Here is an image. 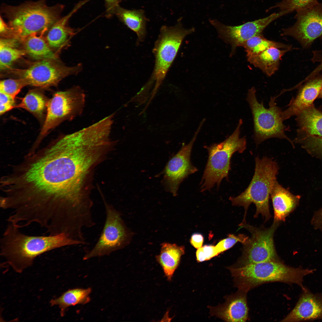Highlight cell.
Listing matches in <instances>:
<instances>
[{
	"mask_svg": "<svg viewBox=\"0 0 322 322\" xmlns=\"http://www.w3.org/2000/svg\"><path fill=\"white\" fill-rule=\"evenodd\" d=\"M279 96L270 97L269 107L267 109L262 101L260 103L257 100L255 87H252L248 91L246 100L253 116V138L257 145L268 139L276 138L287 140L294 146L292 141L285 134L289 129L284 124L283 111L276 102Z\"/></svg>",
	"mask_w": 322,
	"mask_h": 322,
	"instance_id": "7",
	"label": "cell"
},
{
	"mask_svg": "<svg viewBox=\"0 0 322 322\" xmlns=\"http://www.w3.org/2000/svg\"><path fill=\"white\" fill-rule=\"evenodd\" d=\"M318 2L317 0H283L273 8H278L280 11H286L289 13L307 8Z\"/></svg>",
	"mask_w": 322,
	"mask_h": 322,
	"instance_id": "32",
	"label": "cell"
},
{
	"mask_svg": "<svg viewBox=\"0 0 322 322\" xmlns=\"http://www.w3.org/2000/svg\"><path fill=\"white\" fill-rule=\"evenodd\" d=\"M290 50L271 47L256 55L247 57V59L250 64L270 77L278 69L282 56Z\"/></svg>",
	"mask_w": 322,
	"mask_h": 322,
	"instance_id": "22",
	"label": "cell"
},
{
	"mask_svg": "<svg viewBox=\"0 0 322 322\" xmlns=\"http://www.w3.org/2000/svg\"><path fill=\"white\" fill-rule=\"evenodd\" d=\"M295 142L300 144L308 152L322 156V137L309 136L296 137Z\"/></svg>",
	"mask_w": 322,
	"mask_h": 322,
	"instance_id": "30",
	"label": "cell"
},
{
	"mask_svg": "<svg viewBox=\"0 0 322 322\" xmlns=\"http://www.w3.org/2000/svg\"><path fill=\"white\" fill-rule=\"evenodd\" d=\"M247 292L239 290L224 305L216 308L215 315L227 322H245L248 317Z\"/></svg>",
	"mask_w": 322,
	"mask_h": 322,
	"instance_id": "19",
	"label": "cell"
},
{
	"mask_svg": "<svg viewBox=\"0 0 322 322\" xmlns=\"http://www.w3.org/2000/svg\"><path fill=\"white\" fill-rule=\"evenodd\" d=\"M28 85L24 79H8L1 80L0 92L10 95L15 98L21 89Z\"/></svg>",
	"mask_w": 322,
	"mask_h": 322,
	"instance_id": "31",
	"label": "cell"
},
{
	"mask_svg": "<svg viewBox=\"0 0 322 322\" xmlns=\"http://www.w3.org/2000/svg\"><path fill=\"white\" fill-rule=\"evenodd\" d=\"M34 34L23 41L24 49L26 54L32 58L36 60L45 59L57 60V55L52 50L45 39L42 36Z\"/></svg>",
	"mask_w": 322,
	"mask_h": 322,
	"instance_id": "25",
	"label": "cell"
},
{
	"mask_svg": "<svg viewBox=\"0 0 322 322\" xmlns=\"http://www.w3.org/2000/svg\"><path fill=\"white\" fill-rule=\"evenodd\" d=\"M86 95L79 86L55 93L49 100L45 117L35 145L50 131L66 120H71L82 113Z\"/></svg>",
	"mask_w": 322,
	"mask_h": 322,
	"instance_id": "8",
	"label": "cell"
},
{
	"mask_svg": "<svg viewBox=\"0 0 322 322\" xmlns=\"http://www.w3.org/2000/svg\"><path fill=\"white\" fill-rule=\"evenodd\" d=\"M248 239V236L243 234H239L237 235L230 234L228 237L220 241L216 246L220 253L230 248L238 242L244 244Z\"/></svg>",
	"mask_w": 322,
	"mask_h": 322,
	"instance_id": "33",
	"label": "cell"
},
{
	"mask_svg": "<svg viewBox=\"0 0 322 322\" xmlns=\"http://www.w3.org/2000/svg\"><path fill=\"white\" fill-rule=\"evenodd\" d=\"M270 196L274 213V221H284L286 217L298 205L300 196L295 195L280 185L276 180L271 191Z\"/></svg>",
	"mask_w": 322,
	"mask_h": 322,
	"instance_id": "20",
	"label": "cell"
},
{
	"mask_svg": "<svg viewBox=\"0 0 322 322\" xmlns=\"http://www.w3.org/2000/svg\"><path fill=\"white\" fill-rule=\"evenodd\" d=\"M255 161L254 174L248 186L239 195L229 198L233 205L242 206L244 209L245 213L241 224L246 223L247 210L252 203L254 204L256 207L255 218L261 214L266 221L271 216L269 199L277 180L279 167L276 162L266 157L261 158L257 157Z\"/></svg>",
	"mask_w": 322,
	"mask_h": 322,
	"instance_id": "5",
	"label": "cell"
},
{
	"mask_svg": "<svg viewBox=\"0 0 322 322\" xmlns=\"http://www.w3.org/2000/svg\"><path fill=\"white\" fill-rule=\"evenodd\" d=\"M312 222L315 227L322 230V208L315 213Z\"/></svg>",
	"mask_w": 322,
	"mask_h": 322,
	"instance_id": "39",
	"label": "cell"
},
{
	"mask_svg": "<svg viewBox=\"0 0 322 322\" xmlns=\"http://www.w3.org/2000/svg\"><path fill=\"white\" fill-rule=\"evenodd\" d=\"M287 14L285 11H280L266 17L236 26L226 25L215 20L210 19L209 21L216 29L219 38L231 46V56L235 53L238 47H241L244 43L252 37L262 34L270 23Z\"/></svg>",
	"mask_w": 322,
	"mask_h": 322,
	"instance_id": "14",
	"label": "cell"
},
{
	"mask_svg": "<svg viewBox=\"0 0 322 322\" xmlns=\"http://www.w3.org/2000/svg\"><path fill=\"white\" fill-rule=\"evenodd\" d=\"M161 246L160 254L156 256V258L167 280L170 281L179 265L181 256L185 253V248L183 246L167 242L162 243Z\"/></svg>",
	"mask_w": 322,
	"mask_h": 322,
	"instance_id": "23",
	"label": "cell"
},
{
	"mask_svg": "<svg viewBox=\"0 0 322 322\" xmlns=\"http://www.w3.org/2000/svg\"><path fill=\"white\" fill-rule=\"evenodd\" d=\"M57 60H38L26 69H16L13 71L19 78L24 79L28 85L46 88L57 86L65 77L76 74L81 70V64L67 66Z\"/></svg>",
	"mask_w": 322,
	"mask_h": 322,
	"instance_id": "12",
	"label": "cell"
},
{
	"mask_svg": "<svg viewBox=\"0 0 322 322\" xmlns=\"http://www.w3.org/2000/svg\"><path fill=\"white\" fill-rule=\"evenodd\" d=\"M242 123L240 119L232 134L223 142L205 146L208 158L200 184L201 192L209 191L215 185L218 188L224 178L227 179L232 156L236 152L242 153L246 148V137H240Z\"/></svg>",
	"mask_w": 322,
	"mask_h": 322,
	"instance_id": "6",
	"label": "cell"
},
{
	"mask_svg": "<svg viewBox=\"0 0 322 322\" xmlns=\"http://www.w3.org/2000/svg\"><path fill=\"white\" fill-rule=\"evenodd\" d=\"M106 219L102 231L96 244L84 256L83 260L109 255L121 249L129 242L131 233L120 213L103 198Z\"/></svg>",
	"mask_w": 322,
	"mask_h": 322,
	"instance_id": "10",
	"label": "cell"
},
{
	"mask_svg": "<svg viewBox=\"0 0 322 322\" xmlns=\"http://www.w3.org/2000/svg\"><path fill=\"white\" fill-rule=\"evenodd\" d=\"M181 19L174 26H162L156 41L153 52L155 65L149 83L155 81L153 92L155 93L162 83L175 59L183 40L185 37L194 31V29L184 28Z\"/></svg>",
	"mask_w": 322,
	"mask_h": 322,
	"instance_id": "9",
	"label": "cell"
},
{
	"mask_svg": "<svg viewBox=\"0 0 322 322\" xmlns=\"http://www.w3.org/2000/svg\"><path fill=\"white\" fill-rule=\"evenodd\" d=\"M318 98H322V88H321V90H320V93H319V95H318Z\"/></svg>",
	"mask_w": 322,
	"mask_h": 322,
	"instance_id": "40",
	"label": "cell"
},
{
	"mask_svg": "<svg viewBox=\"0 0 322 322\" xmlns=\"http://www.w3.org/2000/svg\"><path fill=\"white\" fill-rule=\"evenodd\" d=\"M322 87V77L312 79L305 84L300 89L295 97L290 100L287 106L288 107L283 111V120L296 116L304 109L313 105Z\"/></svg>",
	"mask_w": 322,
	"mask_h": 322,
	"instance_id": "17",
	"label": "cell"
},
{
	"mask_svg": "<svg viewBox=\"0 0 322 322\" xmlns=\"http://www.w3.org/2000/svg\"><path fill=\"white\" fill-rule=\"evenodd\" d=\"M1 38L0 41V69L3 71L10 68L13 64L26 53L16 47L17 39Z\"/></svg>",
	"mask_w": 322,
	"mask_h": 322,
	"instance_id": "28",
	"label": "cell"
},
{
	"mask_svg": "<svg viewBox=\"0 0 322 322\" xmlns=\"http://www.w3.org/2000/svg\"><path fill=\"white\" fill-rule=\"evenodd\" d=\"M120 0H104L106 9V16L110 18L114 15Z\"/></svg>",
	"mask_w": 322,
	"mask_h": 322,
	"instance_id": "36",
	"label": "cell"
},
{
	"mask_svg": "<svg viewBox=\"0 0 322 322\" xmlns=\"http://www.w3.org/2000/svg\"><path fill=\"white\" fill-rule=\"evenodd\" d=\"M114 15L136 34L139 42L144 40L146 33V25L148 20L143 10H128L119 5L116 9Z\"/></svg>",
	"mask_w": 322,
	"mask_h": 322,
	"instance_id": "24",
	"label": "cell"
},
{
	"mask_svg": "<svg viewBox=\"0 0 322 322\" xmlns=\"http://www.w3.org/2000/svg\"><path fill=\"white\" fill-rule=\"evenodd\" d=\"M100 156L87 136L64 135L36 151L24 176L28 192L40 207L57 214L85 211L93 205L87 182Z\"/></svg>",
	"mask_w": 322,
	"mask_h": 322,
	"instance_id": "1",
	"label": "cell"
},
{
	"mask_svg": "<svg viewBox=\"0 0 322 322\" xmlns=\"http://www.w3.org/2000/svg\"><path fill=\"white\" fill-rule=\"evenodd\" d=\"M89 1L84 0L78 3L69 13L61 17L49 29L45 39L52 49H60L69 45L70 40L76 33V31L68 25L69 19L74 14Z\"/></svg>",
	"mask_w": 322,
	"mask_h": 322,
	"instance_id": "18",
	"label": "cell"
},
{
	"mask_svg": "<svg viewBox=\"0 0 322 322\" xmlns=\"http://www.w3.org/2000/svg\"><path fill=\"white\" fill-rule=\"evenodd\" d=\"M203 240V237L202 235L194 233L191 236L190 243L195 248L198 249L202 247Z\"/></svg>",
	"mask_w": 322,
	"mask_h": 322,
	"instance_id": "37",
	"label": "cell"
},
{
	"mask_svg": "<svg viewBox=\"0 0 322 322\" xmlns=\"http://www.w3.org/2000/svg\"><path fill=\"white\" fill-rule=\"evenodd\" d=\"M80 241L62 233L55 235L31 236L9 223L0 240L1 255L16 272L30 266L38 256L62 247L83 245Z\"/></svg>",
	"mask_w": 322,
	"mask_h": 322,
	"instance_id": "2",
	"label": "cell"
},
{
	"mask_svg": "<svg viewBox=\"0 0 322 322\" xmlns=\"http://www.w3.org/2000/svg\"><path fill=\"white\" fill-rule=\"evenodd\" d=\"M49 100L41 91L36 90L30 91L16 107L27 111L41 121H44Z\"/></svg>",
	"mask_w": 322,
	"mask_h": 322,
	"instance_id": "27",
	"label": "cell"
},
{
	"mask_svg": "<svg viewBox=\"0 0 322 322\" xmlns=\"http://www.w3.org/2000/svg\"><path fill=\"white\" fill-rule=\"evenodd\" d=\"M15 98L10 95L0 92V115L16 107V105Z\"/></svg>",
	"mask_w": 322,
	"mask_h": 322,
	"instance_id": "35",
	"label": "cell"
},
{
	"mask_svg": "<svg viewBox=\"0 0 322 322\" xmlns=\"http://www.w3.org/2000/svg\"><path fill=\"white\" fill-rule=\"evenodd\" d=\"M239 290L248 292L263 284L275 282L295 284L303 291L305 276L312 274L315 269L295 268L284 264L280 261H270L230 269Z\"/></svg>",
	"mask_w": 322,
	"mask_h": 322,
	"instance_id": "4",
	"label": "cell"
},
{
	"mask_svg": "<svg viewBox=\"0 0 322 322\" xmlns=\"http://www.w3.org/2000/svg\"><path fill=\"white\" fill-rule=\"evenodd\" d=\"M91 292L90 288L69 289L59 297L51 299L49 303L52 306H58L60 309V315L63 316L68 307L88 303L91 300L89 295Z\"/></svg>",
	"mask_w": 322,
	"mask_h": 322,
	"instance_id": "26",
	"label": "cell"
},
{
	"mask_svg": "<svg viewBox=\"0 0 322 322\" xmlns=\"http://www.w3.org/2000/svg\"><path fill=\"white\" fill-rule=\"evenodd\" d=\"M279 222L274 221L267 228H258L246 223L239 225L251 233V237L243 244L242 254L235 267H240L270 261H280L275 250L274 233Z\"/></svg>",
	"mask_w": 322,
	"mask_h": 322,
	"instance_id": "11",
	"label": "cell"
},
{
	"mask_svg": "<svg viewBox=\"0 0 322 322\" xmlns=\"http://www.w3.org/2000/svg\"><path fill=\"white\" fill-rule=\"evenodd\" d=\"M204 122H201L191 141L182 146L165 166L163 184L167 190L174 196H177L179 185L184 180L198 171L192 164L191 156L193 145Z\"/></svg>",
	"mask_w": 322,
	"mask_h": 322,
	"instance_id": "15",
	"label": "cell"
},
{
	"mask_svg": "<svg viewBox=\"0 0 322 322\" xmlns=\"http://www.w3.org/2000/svg\"><path fill=\"white\" fill-rule=\"evenodd\" d=\"M322 320V294L313 293L307 289L301 294L295 306L282 322Z\"/></svg>",
	"mask_w": 322,
	"mask_h": 322,
	"instance_id": "16",
	"label": "cell"
},
{
	"mask_svg": "<svg viewBox=\"0 0 322 322\" xmlns=\"http://www.w3.org/2000/svg\"><path fill=\"white\" fill-rule=\"evenodd\" d=\"M296 116L298 127L296 137H322V112L313 105L304 109Z\"/></svg>",
	"mask_w": 322,
	"mask_h": 322,
	"instance_id": "21",
	"label": "cell"
},
{
	"mask_svg": "<svg viewBox=\"0 0 322 322\" xmlns=\"http://www.w3.org/2000/svg\"><path fill=\"white\" fill-rule=\"evenodd\" d=\"M296 11L295 23L282 29L281 35L292 37L303 46L307 47L322 35V3L318 2Z\"/></svg>",
	"mask_w": 322,
	"mask_h": 322,
	"instance_id": "13",
	"label": "cell"
},
{
	"mask_svg": "<svg viewBox=\"0 0 322 322\" xmlns=\"http://www.w3.org/2000/svg\"><path fill=\"white\" fill-rule=\"evenodd\" d=\"M64 5L48 6L46 0L26 2L19 5H3L2 15L8 21L11 38L21 41L34 34H43L60 19Z\"/></svg>",
	"mask_w": 322,
	"mask_h": 322,
	"instance_id": "3",
	"label": "cell"
},
{
	"mask_svg": "<svg viewBox=\"0 0 322 322\" xmlns=\"http://www.w3.org/2000/svg\"><path fill=\"white\" fill-rule=\"evenodd\" d=\"M241 47L244 49L247 57L256 55L271 47L283 49L291 48L290 45L269 40L262 34L255 35L247 40Z\"/></svg>",
	"mask_w": 322,
	"mask_h": 322,
	"instance_id": "29",
	"label": "cell"
},
{
	"mask_svg": "<svg viewBox=\"0 0 322 322\" xmlns=\"http://www.w3.org/2000/svg\"><path fill=\"white\" fill-rule=\"evenodd\" d=\"M219 254L216 246L205 245L198 249L196 253V260L198 262H202L209 260Z\"/></svg>",
	"mask_w": 322,
	"mask_h": 322,
	"instance_id": "34",
	"label": "cell"
},
{
	"mask_svg": "<svg viewBox=\"0 0 322 322\" xmlns=\"http://www.w3.org/2000/svg\"><path fill=\"white\" fill-rule=\"evenodd\" d=\"M0 32L2 37L9 38L10 35V30L8 25L3 19L1 16H0Z\"/></svg>",
	"mask_w": 322,
	"mask_h": 322,
	"instance_id": "38",
	"label": "cell"
}]
</instances>
